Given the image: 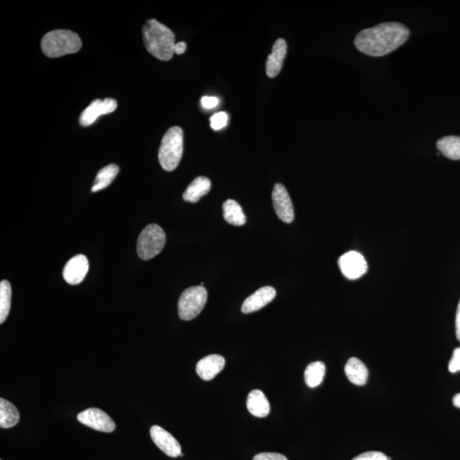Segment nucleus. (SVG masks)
Masks as SVG:
<instances>
[{"instance_id": "1", "label": "nucleus", "mask_w": 460, "mask_h": 460, "mask_svg": "<svg viewBox=\"0 0 460 460\" xmlns=\"http://www.w3.org/2000/svg\"><path fill=\"white\" fill-rule=\"evenodd\" d=\"M408 37L407 27L398 22H385L361 31L355 38V45L366 55L383 57L399 48Z\"/></svg>"}, {"instance_id": "2", "label": "nucleus", "mask_w": 460, "mask_h": 460, "mask_svg": "<svg viewBox=\"0 0 460 460\" xmlns=\"http://www.w3.org/2000/svg\"><path fill=\"white\" fill-rule=\"evenodd\" d=\"M145 47L161 61L171 60L175 48V36L171 29L156 19H150L142 28Z\"/></svg>"}, {"instance_id": "3", "label": "nucleus", "mask_w": 460, "mask_h": 460, "mask_svg": "<svg viewBox=\"0 0 460 460\" xmlns=\"http://www.w3.org/2000/svg\"><path fill=\"white\" fill-rule=\"evenodd\" d=\"M82 46L80 36L71 30H53L42 38L41 48L45 56L60 57L78 52Z\"/></svg>"}, {"instance_id": "4", "label": "nucleus", "mask_w": 460, "mask_h": 460, "mask_svg": "<svg viewBox=\"0 0 460 460\" xmlns=\"http://www.w3.org/2000/svg\"><path fill=\"white\" fill-rule=\"evenodd\" d=\"M184 152V133L179 126H172L162 138L158 161L165 171L172 172L180 163Z\"/></svg>"}, {"instance_id": "5", "label": "nucleus", "mask_w": 460, "mask_h": 460, "mask_svg": "<svg viewBox=\"0 0 460 460\" xmlns=\"http://www.w3.org/2000/svg\"><path fill=\"white\" fill-rule=\"evenodd\" d=\"M166 241L165 234L157 224H149L142 231L138 239L137 251L142 260H149L163 250Z\"/></svg>"}, {"instance_id": "6", "label": "nucleus", "mask_w": 460, "mask_h": 460, "mask_svg": "<svg viewBox=\"0 0 460 460\" xmlns=\"http://www.w3.org/2000/svg\"><path fill=\"white\" fill-rule=\"evenodd\" d=\"M207 301V292L203 285H197L185 290L179 301L180 318L184 320L195 319L202 311Z\"/></svg>"}, {"instance_id": "7", "label": "nucleus", "mask_w": 460, "mask_h": 460, "mask_svg": "<svg viewBox=\"0 0 460 460\" xmlns=\"http://www.w3.org/2000/svg\"><path fill=\"white\" fill-rule=\"evenodd\" d=\"M339 266L343 276L349 280L359 279L369 269L364 257L355 251L342 255L339 259Z\"/></svg>"}, {"instance_id": "8", "label": "nucleus", "mask_w": 460, "mask_h": 460, "mask_svg": "<svg viewBox=\"0 0 460 460\" xmlns=\"http://www.w3.org/2000/svg\"><path fill=\"white\" fill-rule=\"evenodd\" d=\"M77 419L81 424L102 432H113L115 430L114 420L105 412L99 408H88L79 413Z\"/></svg>"}, {"instance_id": "9", "label": "nucleus", "mask_w": 460, "mask_h": 460, "mask_svg": "<svg viewBox=\"0 0 460 460\" xmlns=\"http://www.w3.org/2000/svg\"><path fill=\"white\" fill-rule=\"evenodd\" d=\"M272 200L274 211L281 221L287 223L295 220V209H293L291 198L284 185L276 184L272 192Z\"/></svg>"}, {"instance_id": "10", "label": "nucleus", "mask_w": 460, "mask_h": 460, "mask_svg": "<svg viewBox=\"0 0 460 460\" xmlns=\"http://www.w3.org/2000/svg\"><path fill=\"white\" fill-rule=\"evenodd\" d=\"M118 104L114 99L106 98L96 99L83 111L80 117V123L82 126L92 125L100 116L113 113L117 108Z\"/></svg>"}, {"instance_id": "11", "label": "nucleus", "mask_w": 460, "mask_h": 460, "mask_svg": "<svg viewBox=\"0 0 460 460\" xmlns=\"http://www.w3.org/2000/svg\"><path fill=\"white\" fill-rule=\"evenodd\" d=\"M150 436L154 444L169 457L176 458L181 454L179 443L163 428L154 425L150 429Z\"/></svg>"}, {"instance_id": "12", "label": "nucleus", "mask_w": 460, "mask_h": 460, "mask_svg": "<svg viewBox=\"0 0 460 460\" xmlns=\"http://www.w3.org/2000/svg\"><path fill=\"white\" fill-rule=\"evenodd\" d=\"M89 270L88 259L84 255L72 258L64 269V278L68 284L78 285L86 278Z\"/></svg>"}, {"instance_id": "13", "label": "nucleus", "mask_w": 460, "mask_h": 460, "mask_svg": "<svg viewBox=\"0 0 460 460\" xmlns=\"http://www.w3.org/2000/svg\"><path fill=\"white\" fill-rule=\"evenodd\" d=\"M276 295V291L272 287H264L259 288L253 295L247 297L242 304V311L245 314H249L259 311L272 302Z\"/></svg>"}, {"instance_id": "14", "label": "nucleus", "mask_w": 460, "mask_h": 460, "mask_svg": "<svg viewBox=\"0 0 460 460\" xmlns=\"http://www.w3.org/2000/svg\"><path fill=\"white\" fill-rule=\"evenodd\" d=\"M288 45L283 38H279L273 45L272 52L266 61V73L269 78H274L279 75L287 55Z\"/></svg>"}, {"instance_id": "15", "label": "nucleus", "mask_w": 460, "mask_h": 460, "mask_svg": "<svg viewBox=\"0 0 460 460\" xmlns=\"http://www.w3.org/2000/svg\"><path fill=\"white\" fill-rule=\"evenodd\" d=\"M225 366V359L222 355H210L200 359L196 365V372L203 380L209 381L214 378Z\"/></svg>"}, {"instance_id": "16", "label": "nucleus", "mask_w": 460, "mask_h": 460, "mask_svg": "<svg viewBox=\"0 0 460 460\" xmlns=\"http://www.w3.org/2000/svg\"><path fill=\"white\" fill-rule=\"evenodd\" d=\"M345 372L348 380L353 384L363 386L366 384L369 378V370L361 359L353 357L349 359L345 366Z\"/></svg>"}, {"instance_id": "17", "label": "nucleus", "mask_w": 460, "mask_h": 460, "mask_svg": "<svg viewBox=\"0 0 460 460\" xmlns=\"http://www.w3.org/2000/svg\"><path fill=\"white\" fill-rule=\"evenodd\" d=\"M246 407L248 411L255 417H265L270 413V405L264 392L254 389L247 397Z\"/></svg>"}, {"instance_id": "18", "label": "nucleus", "mask_w": 460, "mask_h": 460, "mask_svg": "<svg viewBox=\"0 0 460 460\" xmlns=\"http://www.w3.org/2000/svg\"><path fill=\"white\" fill-rule=\"evenodd\" d=\"M211 191V181L206 177H198L188 185L184 193L185 202L196 203Z\"/></svg>"}, {"instance_id": "19", "label": "nucleus", "mask_w": 460, "mask_h": 460, "mask_svg": "<svg viewBox=\"0 0 460 460\" xmlns=\"http://www.w3.org/2000/svg\"><path fill=\"white\" fill-rule=\"evenodd\" d=\"M223 218L227 223L233 224L235 226L244 225L246 218L242 208L239 203L234 200H228L223 203Z\"/></svg>"}, {"instance_id": "20", "label": "nucleus", "mask_w": 460, "mask_h": 460, "mask_svg": "<svg viewBox=\"0 0 460 460\" xmlns=\"http://www.w3.org/2000/svg\"><path fill=\"white\" fill-rule=\"evenodd\" d=\"M20 420V415L15 406L5 399H0V427H14Z\"/></svg>"}, {"instance_id": "21", "label": "nucleus", "mask_w": 460, "mask_h": 460, "mask_svg": "<svg viewBox=\"0 0 460 460\" xmlns=\"http://www.w3.org/2000/svg\"><path fill=\"white\" fill-rule=\"evenodd\" d=\"M119 168L118 165L111 164L105 166L96 175L94 186L91 188L92 192H98L107 188L113 183L116 176L118 175Z\"/></svg>"}, {"instance_id": "22", "label": "nucleus", "mask_w": 460, "mask_h": 460, "mask_svg": "<svg viewBox=\"0 0 460 460\" xmlns=\"http://www.w3.org/2000/svg\"><path fill=\"white\" fill-rule=\"evenodd\" d=\"M440 153L450 160H460V137L448 136L440 138L436 144Z\"/></svg>"}, {"instance_id": "23", "label": "nucleus", "mask_w": 460, "mask_h": 460, "mask_svg": "<svg viewBox=\"0 0 460 460\" xmlns=\"http://www.w3.org/2000/svg\"><path fill=\"white\" fill-rule=\"evenodd\" d=\"M325 374H326V366H325L323 362H312L305 369V383H306L309 387L316 388L322 384Z\"/></svg>"}, {"instance_id": "24", "label": "nucleus", "mask_w": 460, "mask_h": 460, "mask_svg": "<svg viewBox=\"0 0 460 460\" xmlns=\"http://www.w3.org/2000/svg\"><path fill=\"white\" fill-rule=\"evenodd\" d=\"M11 304V285L8 281L0 283V323H3L9 316Z\"/></svg>"}, {"instance_id": "25", "label": "nucleus", "mask_w": 460, "mask_h": 460, "mask_svg": "<svg viewBox=\"0 0 460 460\" xmlns=\"http://www.w3.org/2000/svg\"><path fill=\"white\" fill-rule=\"evenodd\" d=\"M229 122V115L225 112H219L212 116L210 119L211 127L214 131L224 128Z\"/></svg>"}, {"instance_id": "26", "label": "nucleus", "mask_w": 460, "mask_h": 460, "mask_svg": "<svg viewBox=\"0 0 460 460\" xmlns=\"http://www.w3.org/2000/svg\"><path fill=\"white\" fill-rule=\"evenodd\" d=\"M353 460H390V459L381 452L372 451L359 454Z\"/></svg>"}, {"instance_id": "27", "label": "nucleus", "mask_w": 460, "mask_h": 460, "mask_svg": "<svg viewBox=\"0 0 460 460\" xmlns=\"http://www.w3.org/2000/svg\"><path fill=\"white\" fill-rule=\"evenodd\" d=\"M448 370L451 373H457L460 371V348H456L453 353V357H452L448 365Z\"/></svg>"}, {"instance_id": "28", "label": "nucleus", "mask_w": 460, "mask_h": 460, "mask_svg": "<svg viewBox=\"0 0 460 460\" xmlns=\"http://www.w3.org/2000/svg\"><path fill=\"white\" fill-rule=\"evenodd\" d=\"M253 460H288V459L281 454L261 453L255 455Z\"/></svg>"}, {"instance_id": "29", "label": "nucleus", "mask_w": 460, "mask_h": 460, "mask_svg": "<svg viewBox=\"0 0 460 460\" xmlns=\"http://www.w3.org/2000/svg\"><path fill=\"white\" fill-rule=\"evenodd\" d=\"M200 102H202V107L206 108V110H212V108L218 105L219 100L215 98V96H205L202 98Z\"/></svg>"}, {"instance_id": "30", "label": "nucleus", "mask_w": 460, "mask_h": 460, "mask_svg": "<svg viewBox=\"0 0 460 460\" xmlns=\"http://www.w3.org/2000/svg\"><path fill=\"white\" fill-rule=\"evenodd\" d=\"M455 327H456V336H457V339L460 342V301L457 309V314H456Z\"/></svg>"}, {"instance_id": "31", "label": "nucleus", "mask_w": 460, "mask_h": 460, "mask_svg": "<svg viewBox=\"0 0 460 460\" xmlns=\"http://www.w3.org/2000/svg\"><path fill=\"white\" fill-rule=\"evenodd\" d=\"M187 49V45L185 43V42H179V43H177L175 45V48H174V52L177 54V55H181V54H184L185 51H186Z\"/></svg>"}, {"instance_id": "32", "label": "nucleus", "mask_w": 460, "mask_h": 460, "mask_svg": "<svg viewBox=\"0 0 460 460\" xmlns=\"http://www.w3.org/2000/svg\"><path fill=\"white\" fill-rule=\"evenodd\" d=\"M453 404L454 407L460 408V393L456 394L453 398Z\"/></svg>"}]
</instances>
